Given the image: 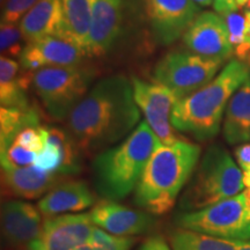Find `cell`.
I'll list each match as a JSON object with an SVG mask.
<instances>
[{
    "label": "cell",
    "mask_w": 250,
    "mask_h": 250,
    "mask_svg": "<svg viewBox=\"0 0 250 250\" xmlns=\"http://www.w3.org/2000/svg\"><path fill=\"white\" fill-rule=\"evenodd\" d=\"M94 225L89 214H62L44 220L41 235L23 250H78L90 241Z\"/></svg>",
    "instance_id": "cell-12"
},
{
    "label": "cell",
    "mask_w": 250,
    "mask_h": 250,
    "mask_svg": "<svg viewBox=\"0 0 250 250\" xmlns=\"http://www.w3.org/2000/svg\"><path fill=\"white\" fill-rule=\"evenodd\" d=\"M34 166L41 170L46 171V173L61 174L62 158L57 146L45 142L44 147L41 149L39 154H37Z\"/></svg>",
    "instance_id": "cell-28"
},
{
    "label": "cell",
    "mask_w": 250,
    "mask_h": 250,
    "mask_svg": "<svg viewBox=\"0 0 250 250\" xmlns=\"http://www.w3.org/2000/svg\"><path fill=\"white\" fill-rule=\"evenodd\" d=\"M136 243L133 236H117L94 226L90 245L93 250H130Z\"/></svg>",
    "instance_id": "cell-27"
},
{
    "label": "cell",
    "mask_w": 250,
    "mask_h": 250,
    "mask_svg": "<svg viewBox=\"0 0 250 250\" xmlns=\"http://www.w3.org/2000/svg\"><path fill=\"white\" fill-rule=\"evenodd\" d=\"M173 250H239L240 241L219 239L175 227L168 234Z\"/></svg>",
    "instance_id": "cell-25"
},
{
    "label": "cell",
    "mask_w": 250,
    "mask_h": 250,
    "mask_svg": "<svg viewBox=\"0 0 250 250\" xmlns=\"http://www.w3.org/2000/svg\"><path fill=\"white\" fill-rule=\"evenodd\" d=\"M201 152V146L184 139L162 144L153 153L134 190V205L154 215L171 211L198 166Z\"/></svg>",
    "instance_id": "cell-2"
},
{
    "label": "cell",
    "mask_w": 250,
    "mask_h": 250,
    "mask_svg": "<svg viewBox=\"0 0 250 250\" xmlns=\"http://www.w3.org/2000/svg\"><path fill=\"white\" fill-rule=\"evenodd\" d=\"M88 57L81 46L62 36L51 35L28 43L19 58L21 68L35 72L44 67L74 66Z\"/></svg>",
    "instance_id": "cell-15"
},
{
    "label": "cell",
    "mask_w": 250,
    "mask_h": 250,
    "mask_svg": "<svg viewBox=\"0 0 250 250\" xmlns=\"http://www.w3.org/2000/svg\"><path fill=\"white\" fill-rule=\"evenodd\" d=\"M39 208L20 199H7L1 205V239L7 250H23L43 229Z\"/></svg>",
    "instance_id": "cell-14"
},
{
    "label": "cell",
    "mask_w": 250,
    "mask_h": 250,
    "mask_svg": "<svg viewBox=\"0 0 250 250\" xmlns=\"http://www.w3.org/2000/svg\"><path fill=\"white\" fill-rule=\"evenodd\" d=\"M245 9H247V11L250 12V0H248V1H247V4H246V8H245Z\"/></svg>",
    "instance_id": "cell-40"
},
{
    "label": "cell",
    "mask_w": 250,
    "mask_h": 250,
    "mask_svg": "<svg viewBox=\"0 0 250 250\" xmlns=\"http://www.w3.org/2000/svg\"><path fill=\"white\" fill-rule=\"evenodd\" d=\"M193 2H196L199 7H208V6L213 5V0H192Z\"/></svg>",
    "instance_id": "cell-36"
},
{
    "label": "cell",
    "mask_w": 250,
    "mask_h": 250,
    "mask_svg": "<svg viewBox=\"0 0 250 250\" xmlns=\"http://www.w3.org/2000/svg\"><path fill=\"white\" fill-rule=\"evenodd\" d=\"M125 0H94L87 43L88 57H103L111 51L124 26Z\"/></svg>",
    "instance_id": "cell-16"
},
{
    "label": "cell",
    "mask_w": 250,
    "mask_h": 250,
    "mask_svg": "<svg viewBox=\"0 0 250 250\" xmlns=\"http://www.w3.org/2000/svg\"><path fill=\"white\" fill-rule=\"evenodd\" d=\"M94 226L117 236H139L153 233L159 220L154 214L101 199L89 212Z\"/></svg>",
    "instance_id": "cell-11"
},
{
    "label": "cell",
    "mask_w": 250,
    "mask_h": 250,
    "mask_svg": "<svg viewBox=\"0 0 250 250\" xmlns=\"http://www.w3.org/2000/svg\"><path fill=\"white\" fill-rule=\"evenodd\" d=\"M234 155L242 171L243 184L250 188V143L241 144L234 149Z\"/></svg>",
    "instance_id": "cell-33"
},
{
    "label": "cell",
    "mask_w": 250,
    "mask_h": 250,
    "mask_svg": "<svg viewBox=\"0 0 250 250\" xmlns=\"http://www.w3.org/2000/svg\"><path fill=\"white\" fill-rule=\"evenodd\" d=\"M223 61L203 57L193 52L175 50L156 62L153 77L156 83L173 90L177 99H183L215 78Z\"/></svg>",
    "instance_id": "cell-8"
},
{
    "label": "cell",
    "mask_w": 250,
    "mask_h": 250,
    "mask_svg": "<svg viewBox=\"0 0 250 250\" xmlns=\"http://www.w3.org/2000/svg\"><path fill=\"white\" fill-rule=\"evenodd\" d=\"M223 133L229 145L250 143V77L228 102Z\"/></svg>",
    "instance_id": "cell-20"
},
{
    "label": "cell",
    "mask_w": 250,
    "mask_h": 250,
    "mask_svg": "<svg viewBox=\"0 0 250 250\" xmlns=\"http://www.w3.org/2000/svg\"><path fill=\"white\" fill-rule=\"evenodd\" d=\"M183 43L193 54L223 62L228 61L234 52L226 20L215 12L197 15L184 31Z\"/></svg>",
    "instance_id": "cell-10"
},
{
    "label": "cell",
    "mask_w": 250,
    "mask_h": 250,
    "mask_svg": "<svg viewBox=\"0 0 250 250\" xmlns=\"http://www.w3.org/2000/svg\"><path fill=\"white\" fill-rule=\"evenodd\" d=\"M39 0H7L1 6V22L18 23Z\"/></svg>",
    "instance_id": "cell-31"
},
{
    "label": "cell",
    "mask_w": 250,
    "mask_h": 250,
    "mask_svg": "<svg viewBox=\"0 0 250 250\" xmlns=\"http://www.w3.org/2000/svg\"><path fill=\"white\" fill-rule=\"evenodd\" d=\"M27 43L18 23L1 22L0 27V49L1 57L20 58Z\"/></svg>",
    "instance_id": "cell-26"
},
{
    "label": "cell",
    "mask_w": 250,
    "mask_h": 250,
    "mask_svg": "<svg viewBox=\"0 0 250 250\" xmlns=\"http://www.w3.org/2000/svg\"><path fill=\"white\" fill-rule=\"evenodd\" d=\"M236 0H213V8L215 13L221 17H226L229 13H233L237 9Z\"/></svg>",
    "instance_id": "cell-35"
},
{
    "label": "cell",
    "mask_w": 250,
    "mask_h": 250,
    "mask_svg": "<svg viewBox=\"0 0 250 250\" xmlns=\"http://www.w3.org/2000/svg\"><path fill=\"white\" fill-rule=\"evenodd\" d=\"M173 224L177 228L219 239L250 241V210L243 192L201 210L176 212Z\"/></svg>",
    "instance_id": "cell-7"
},
{
    "label": "cell",
    "mask_w": 250,
    "mask_h": 250,
    "mask_svg": "<svg viewBox=\"0 0 250 250\" xmlns=\"http://www.w3.org/2000/svg\"><path fill=\"white\" fill-rule=\"evenodd\" d=\"M93 6L94 0H62V24L58 36L71 40L85 51L92 24Z\"/></svg>",
    "instance_id": "cell-21"
},
{
    "label": "cell",
    "mask_w": 250,
    "mask_h": 250,
    "mask_svg": "<svg viewBox=\"0 0 250 250\" xmlns=\"http://www.w3.org/2000/svg\"><path fill=\"white\" fill-rule=\"evenodd\" d=\"M96 204L95 193L83 180L68 177L40 199L37 208L44 217L77 213Z\"/></svg>",
    "instance_id": "cell-18"
},
{
    "label": "cell",
    "mask_w": 250,
    "mask_h": 250,
    "mask_svg": "<svg viewBox=\"0 0 250 250\" xmlns=\"http://www.w3.org/2000/svg\"><path fill=\"white\" fill-rule=\"evenodd\" d=\"M239 250H250V241H240Z\"/></svg>",
    "instance_id": "cell-37"
},
{
    "label": "cell",
    "mask_w": 250,
    "mask_h": 250,
    "mask_svg": "<svg viewBox=\"0 0 250 250\" xmlns=\"http://www.w3.org/2000/svg\"><path fill=\"white\" fill-rule=\"evenodd\" d=\"M95 77V67L86 64L44 67L34 72L31 87L48 117L62 122L85 98Z\"/></svg>",
    "instance_id": "cell-6"
},
{
    "label": "cell",
    "mask_w": 250,
    "mask_h": 250,
    "mask_svg": "<svg viewBox=\"0 0 250 250\" xmlns=\"http://www.w3.org/2000/svg\"><path fill=\"white\" fill-rule=\"evenodd\" d=\"M243 193H245V198H246L247 206H248V208L250 210V188H247V190Z\"/></svg>",
    "instance_id": "cell-38"
},
{
    "label": "cell",
    "mask_w": 250,
    "mask_h": 250,
    "mask_svg": "<svg viewBox=\"0 0 250 250\" xmlns=\"http://www.w3.org/2000/svg\"><path fill=\"white\" fill-rule=\"evenodd\" d=\"M140 109L131 80L122 74L104 77L90 87L65 121V129L83 158L117 145L137 127Z\"/></svg>",
    "instance_id": "cell-1"
},
{
    "label": "cell",
    "mask_w": 250,
    "mask_h": 250,
    "mask_svg": "<svg viewBox=\"0 0 250 250\" xmlns=\"http://www.w3.org/2000/svg\"><path fill=\"white\" fill-rule=\"evenodd\" d=\"M249 77V65L232 59L208 85L176 102L171 115L175 130L198 142L214 138L230 98Z\"/></svg>",
    "instance_id": "cell-4"
},
{
    "label": "cell",
    "mask_w": 250,
    "mask_h": 250,
    "mask_svg": "<svg viewBox=\"0 0 250 250\" xmlns=\"http://www.w3.org/2000/svg\"><path fill=\"white\" fill-rule=\"evenodd\" d=\"M226 20L228 34H229V41L232 44L234 52L239 51L245 43L246 34V13H239L235 11L225 17Z\"/></svg>",
    "instance_id": "cell-30"
},
{
    "label": "cell",
    "mask_w": 250,
    "mask_h": 250,
    "mask_svg": "<svg viewBox=\"0 0 250 250\" xmlns=\"http://www.w3.org/2000/svg\"><path fill=\"white\" fill-rule=\"evenodd\" d=\"M162 145L147 122L117 145L95 155L92 164L96 195L107 201H122L136 190L149 159Z\"/></svg>",
    "instance_id": "cell-3"
},
{
    "label": "cell",
    "mask_w": 250,
    "mask_h": 250,
    "mask_svg": "<svg viewBox=\"0 0 250 250\" xmlns=\"http://www.w3.org/2000/svg\"><path fill=\"white\" fill-rule=\"evenodd\" d=\"M138 250H173L164 237L160 235H151L144 241Z\"/></svg>",
    "instance_id": "cell-34"
},
{
    "label": "cell",
    "mask_w": 250,
    "mask_h": 250,
    "mask_svg": "<svg viewBox=\"0 0 250 250\" xmlns=\"http://www.w3.org/2000/svg\"><path fill=\"white\" fill-rule=\"evenodd\" d=\"M68 177L66 175L46 173L34 165L28 167H1V192L6 198H39Z\"/></svg>",
    "instance_id": "cell-17"
},
{
    "label": "cell",
    "mask_w": 250,
    "mask_h": 250,
    "mask_svg": "<svg viewBox=\"0 0 250 250\" xmlns=\"http://www.w3.org/2000/svg\"><path fill=\"white\" fill-rule=\"evenodd\" d=\"M20 62L12 58H0V102L2 108L27 109L31 107L28 88L21 80Z\"/></svg>",
    "instance_id": "cell-22"
},
{
    "label": "cell",
    "mask_w": 250,
    "mask_h": 250,
    "mask_svg": "<svg viewBox=\"0 0 250 250\" xmlns=\"http://www.w3.org/2000/svg\"><path fill=\"white\" fill-rule=\"evenodd\" d=\"M39 153L12 144L1 153V167H28L33 166Z\"/></svg>",
    "instance_id": "cell-29"
},
{
    "label": "cell",
    "mask_w": 250,
    "mask_h": 250,
    "mask_svg": "<svg viewBox=\"0 0 250 250\" xmlns=\"http://www.w3.org/2000/svg\"><path fill=\"white\" fill-rule=\"evenodd\" d=\"M247 1H248V0H236L237 5H239V6H243V5H246V4H247Z\"/></svg>",
    "instance_id": "cell-39"
},
{
    "label": "cell",
    "mask_w": 250,
    "mask_h": 250,
    "mask_svg": "<svg viewBox=\"0 0 250 250\" xmlns=\"http://www.w3.org/2000/svg\"><path fill=\"white\" fill-rule=\"evenodd\" d=\"M41 112L33 105L27 109L2 108L0 110V153L12 145L17 134L30 126H41Z\"/></svg>",
    "instance_id": "cell-24"
},
{
    "label": "cell",
    "mask_w": 250,
    "mask_h": 250,
    "mask_svg": "<svg viewBox=\"0 0 250 250\" xmlns=\"http://www.w3.org/2000/svg\"><path fill=\"white\" fill-rule=\"evenodd\" d=\"M134 101L143 112L149 127L164 145L177 140V134L171 123V115L179 101L173 90L159 83H148L140 78H131Z\"/></svg>",
    "instance_id": "cell-9"
},
{
    "label": "cell",
    "mask_w": 250,
    "mask_h": 250,
    "mask_svg": "<svg viewBox=\"0 0 250 250\" xmlns=\"http://www.w3.org/2000/svg\"><path fill=\"white\" fill-rule=\"evenodd\" d=\"M41 130L44 137V142L54 144L61 152L62 158L61 174L70 177L80 174L83 171V155L68 131L58 126L46 125H41Z\"/></svg>",
    "instance_id": "cell-23"
},
{
    "label": "cell",
    "mask_w": 250,
    "mask_h": 250,
    "mask_svg": "<svg viewBox=\"0 0 250 250\" xmlns=\"http://www.w3.org/2000/svg\"><path fill=\"white\" fill-rule=\"evenodd\" d=\"M240 167L219 144L211 145L188 182L179 199V211L191 212L208 208L242 191Z\"/></svg>",
    "instance_id": "cell-5"
},
{
    "label": "cell",
    "mask_w": 250,
    "mask_h": 250,
    "mask_svg": "<svg viewBox=\"0 0 250 250\" xmlns=\"http://www.w3.org/2000/svg\"><path fill=\"white\" fill-rule=\"evenodd\" d=\"M44 137H43L41 126H30L20 131L15 137L13 143L15 145L22 146L29 151L39 153L44 147Z\"/></svg>",
    "instance_id": "cell-32"
},
{
    "label": "cell",
    "mask_w": 250,
    "mask_h": 250,
    "mask_svg": "<svg viewBox=\"0 0 250 250\" xmlns=\"http://www.w3.org/2000/svg\"><path fill=\"white\" fill-rule=\"evenodd\" d=\"M62 24V0H39L21 19L20 29L26 43L58 35Z\"/></svg>",
    "instance_id": "cell-19"
},
{
    "label": "cell",
    "mask_w": 250,
    "mask_h": 250,
    "mask_svg": "<svg viewBox=\"0 0 250 250\" xmlns=\"http://www.w3.org/2000/svg\"><path fill=\"white\" fill-rule=\"evenodd\" d=\"M146 14L158 43L168 45L183 36L199 6L192 0H145Z\"/></svg>",
    "instance_id": "cell-13"
}]
</instances>
